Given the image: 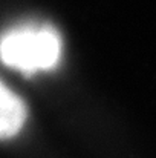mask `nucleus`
Returning a JSON list of instances; mask_svg holds the SVG:
<instances>
[{
	"label": "nucleus",
	"instance_id": "1",
	"mask_svg": "<svg viewBox=\"0 0 156 158\" xmlns=\"http://www.w3.org/2000/svg\"><path fill=\"white\" fill-rule=\"evenodd\" d=\"M61 54V35L49 23L23 22L0 34V61L25 75L54 69Z\"/></svg>",
	"mask_w": 156,
	"mask_h": 158
},
{
	"label": "nucleus",
	"instance_id": "2",
	"mask_svg": "<svg viewBox=\"0 0 156 158\" xmlns=\"http://www.w3.org/2000/svg\"><path fill=\"white\" fill-rule=\"evenodd\" d=\"M26 118L25 102L0 80V140L15 137L25 126Z\"/></svg>",
	"mask_w": 156,
	"mask_h": 158
}]
</instances>
